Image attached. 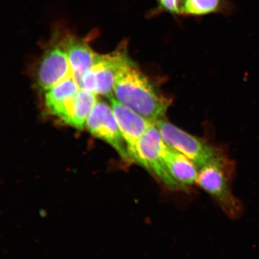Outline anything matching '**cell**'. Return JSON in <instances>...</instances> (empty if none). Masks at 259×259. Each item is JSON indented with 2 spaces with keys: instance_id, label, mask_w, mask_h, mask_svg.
<instances>
[{
  "instance_id": "obj_1",
  "label": "cell",
  "mask_w": 259,
  "mask_h": 259,
  "mask_svg": "<svg viewBox=\"0 0 259 259\" xmlns=\"http://www.w3.org/2000/svg\"><path fill=\"white\" fill-rule=\"evenodd\" d=\"M113 93L119 102L155 124L164 119L170 105V100L158 92L131 60L119 71Z\"/></svg>"
},
{
  "instance_id": "obj_2",
  "label": "cell",
  "mask_w": 259,
  "mask_h": 259,
  "mask_svg": "<svg viewBox=\"0 0 259 259\" xmlns=\"http://www.w3.org/2000/svg\"><path fill=\"white\" fill-rule=\"evenodd\" d=\"M167 148L157 125L152 124L137 142L128 149L130 161L136 162L153 173L170 189H183L168 171L164 160Z\"/></svg>"
},
{
  "instance_id": "obj_3",
  "label": "cell",
  "mask_w": 259,
  "mask_h": 259,
  "mask_svg": "<svg viewBox=\"0 0 259 259\" xmlns=\"http://www.w3.org/2000/svg\"><path fill=\"white\" fill-rule=\"evenodd\" d=\"M155 125L168 147L186 155L199 168L222 158L211 146L164 119Z\"/></svg>"
},
{
  "instance_id": "obj_4",
  "label": "cell",
  "mask_w": 259,
  "mask_h": 259,
  "mask_svg": "<svg viewBox=\"0 0 259 259\" xmlns=\"http://www.w3.org/2000/svg\"><path fill=\"white\" fill-rule=\"evenodd\" d=\"M129 60L131 58L124 51L100 55L96 63L83 74L80 88L89 90L96 95H112L119 71Z\"/></svg>"
},
{
  "instance_id": "obj_5",
  "label": "cell",
  "mask_w": 259,
  "mask_h": 259,
  "mask_svg": "<svg viewBox=\"0 0 259 259\" xmlns=\"http://www.w3.org/2000/svg\"><path fill=\"white\" fill-rule=\"evenodd\" d=\"M223 163L221 158L200 167L197 183L214 197L227 213L236 218L240 215L242 206L231 192Z\"/></svg>"
},
{
  "instance_id": "obj_6",
  "label": "cell",
  "mask_w": 259,
  "mask_h": 259,
  "mask_svg": "<svg viewBox=\"0 0 259 259\" xmlns=\"http://www.w3.org/2000/svg\"><path fill=\"white\" fill-rule=\"evenodd\" d=\"M85 126L93 136L111 145L122 158L130 161L127 145L119 131L111 106L108 103L97 100L87 119Z\"/></svg>"
},
{
  "instance_id": "obj_7",
  "label": "cell",
  "mask_w": 259,
  "mask_h": 259,
  "mask_svg": "<svg viewBox=\"0 0 259 259\" xmlns=\"http://www.w3.org/2000/svg\"><path fill=\"white\" fill-rule=\"evenodd\" d=\"M72 75L66 50L63 47H54L45 53L40 61L37 71L38 85L47 92Z\"/></svg>"
},
{
  "instance_id": "obj_8",
  "label": "cell",
  "mask_w": 259,
  "mask_h": 259,
  "mask_svg": "<svg viewBox=\"0 0 259 259\" xmlns=\"http://www.w3.org/2000/svg\"><path fill=\"white\" fill-rule=\"evenodd\" d=\"M108 98L128 151V149L132 147L154 123L123 104L113 95Z\"/></svg>"
},
{
  "instance_id": "obj_9",
  "label": "cell",
  "mask_w": 259,
  "mask_h": 259,
  "mask_svg": "<svg viewBox=\"0 0 259 259\" xmlns=\"http://www.w3.org/2000/svg\"><path fill=\"white\" fill-rule=\"evenodd\" d=\"M63 47L69 58L74 78L80 86L83 74L99 60L100 54L95 53L86 42L72 37L65 40Z\"/></svg>"
},
{
  "instance_id": "obj_10",
  "label": "cell",
  "mask_w": 259,
  "mask_h": 259,
  "mask_svg": "<svg viewBox=\"0 0 259 259\" xmlns=\"http://www.w3.org/2000/svg\"><path fill=\"white\" fill-rule=\"evenodd\" d=\"M96 94L80 88L67 105L60 119L65 124L81 130L85 125L87 118L97 102Z\"/></svg>"
},
{
  "instance_id": "obj_11",
  "label": "cell",
  "mask_w": 259,
  "mask_h": 259,
  "mask_svg": "<svg viewBox=\"0 0 259 259\" xmlns=\"http://www.w3.org/2000/svg\"><path fill=\"white\" fill-rule=\"evenodd\" d=\"M164 160L170 176L181 186L186 187L197 183L198 167L186 155L167 146Z\"/></svg>"
},
{
  "instance_id": "obj_12",
  "label": "cell",
  "mask_w": 259,
  "mask_h": 259,
  "mask_svg": "<svg viewBox=\"0 0 259 259\" xmlns=\"http://www.w3.org/2000/svg\"><path fill=\"white\" fill-rule=\"evenodd\" d=\"M80 88L78 83L72 75L47 91L45 105L48 111L56 116L61 108L76 95Z\"/></svg>"
},
{
  "instance_id": "obj_13",
  "label": "cell",
  "mask_w": 259,
  "mask_h": 259,
  "mask_svg": "<svg viewBox=\"0 0 259 259\" xmlns=\"http://www.w3.org/2000/svg\"><path fill=\"white\" fill-rule=\"evenodd\" d=\"M227 5L225 0H184L180 15L202 16L221 11Z\"/></svg>"
}]
</instances>
